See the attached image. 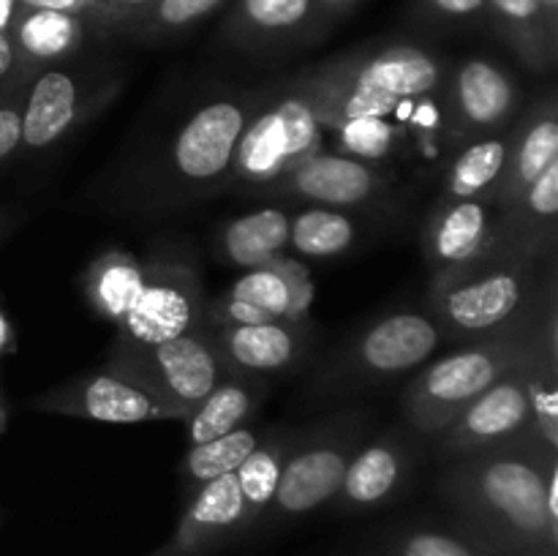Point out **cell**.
<instances>
[{"label":"cell","mask_w":558,"mask_h":556,"mask_svg":"<svg viewBox=\"0 0 558 556\" xmlns=\"http://www.w3.org/2000/svg\"><path fill=\"white\" fill-rule=\"evenodd\" d=\"M439 494L494 556H558V452L534 431L445 461Z\"/></svg>","instance_id":"cell-1"},{"label":"cell","mask_w":558,"mask_h":556,"mask_svg":"<svg viewBox=\"0 0 558 556\" xmlns=\"http://www.w3.org/2000/svg\"><path fill=\"white\" fill-rule=\"evenodd\" d=\"M259 90H223L191 109L136 172L129 207L178 210L229 189L240 136Z\"/></svg>","instance_id":"cell-2"},{"label":"cell","mask_w":558,"mask_h":556,"mask_svg":"<svg viewBox=\"0 0 558 556\" xmlns=\"http://www.w3.org/2000/svg\"><path fill=\"white\" fill-rule=\"evenodd\" d=\"M556 278L550 281L545 300L523 319L472 338L439 360H428L414 371L398 396L409 431L420 439L434 442L474 398L494 387L507 371L521 365L543 343L545 333L558 325Z\"/></svg>","instance_id":"cell-3"},{"label":"cell","mask_w":558,"mask_h":556,"mask_svg":"<svg viewBox=\"0 0 558 556\" xmlns=\"http://www.w3.org/2000/svg\"><path fill=\"white\" fill-rule=\"evenodd\" d=\"M450 60L414 41L374 44L300 71L322 109L325 134L352 120H387L407 104L441 96Z\"/></svg>","instance_id":"cell-4"},{"label":"cell","mask_w":558,"mask_h":556,"mask_svg":"<svg viewBox=\"0 0 558 556\" xmlns=\"http://www.w3.org/2000/svg\"><path fill=\"white\" fill-rule=\"evenodd\" d=\"M539 262L490 245L477 259L436 273L428 289V314L447 341H472L490 336L532 314L556 278V254L548 270Z\"/></svg>","instance_id":"cell-5"},{"label":"cell","mask_w":558,"mask_h":556,"mask_svg":"<svg viewBox=\"0 0 558 556\" xmlns=\"http://www.w3.org/2000/svg\"><path fill=\"white\" fill-rule=\"evenodd\" d=\"M447 343L428 309H396L360 327L332 358L322 363L308 396L316 401L368 392L423 368Z\"/></svg>","instance_id":"cell-6"},{"label":"cell","mask_w":558,"mask_h":556,"mask_svg":"<svg viewBox=\"0 0 558 556\" xmlns=\"http://www.w3.org/2000/svg\"><path fill=\"white\" fill-rule=\"evenodd\" d=\"M325 123L314 93L298 74L262 87L259 101L240 136L232 185L265 191L303 158L325 150Z\"/></svg>","instance_id":"cell-7"},{"label":"cell","mask_w":558,"mask_h":556,"mask_svg":"<svg viewBox=\"0 0 558 556\" xmlns=\"http://www.w3.org/2000/svg\"><path fill=\"white\" fill-rule=\"evenodd\" d=\"M371 436V414L352 412L332 414L314 428H298L294 445L283 461L281 480L265 516L256 523L265 534L292 527L300 518L330 505L341 488L349 461ZM254 529V532H256Z\"/></svg>","instance_id":"cell-8"},{"label":"cell","mask_w":558,"mask_h":556,"mask_svg":"<svg viewBox=\"0 0 558 556\" xmlns=\"http://www.w3.org/2000/svg\"><path fill=\"white\" fill-rule=\"evenodd\" d=\"M123 87V69L90 49L36 71L22 101V153L63 145L80 125L101 112Z\"/></svg>","instance_id":"cell-9"},{"label":"cell","mask_w":558,"mask_h":556,"mask_svg":"<svg viewBox=\"0 0 558 556\" xmlns=\"http://www.w3.org/2000/svg\"><path fill=\"white\" fill-rule=\"evenodd\" d=\"M104 368L145 387L163 407L172 409L178 420L189 418L202 398L227 376L207 325L153 347L112 343Z\"/></svg>","instance_id":"cell-10"},{"label":"cell","mask_w":558,"mask_h":556,"mask_svg":"<svg viewBox=\"0 0 558 556\" xmlns=\"http://www.w3.org/2000/svg\"><path fill=\"white\" fill-rule=\"evenodd\" d=\"M441 98L452 150L510 129L526 107L521 82L507 65L485 55H469L450 63Z\"/></svg>","instance_id":"cell-11"},{"label":"cell","mask_w":558,"mask_h":556,"mask_svg":"<svg viewBox=\"0 0 558 556\" xmlns=\"http://www.w3.org/2000/svg\"><path fill=\"white\" fill-rule=\"evenodd\" d=\"M205 289L199 270L185 259H145V283L118 325L114 343L153 347L205 325Z\"/></svg>","instance_id":"cell-12"},{"label":"cell","mask_w":558,"mask_h":556,"mask_svg":"<svg viewBox=\"0 0 558 556\" xmlns=\"http://www.w3.org/2000/svg\"><path fill=\"white\" fill-rule=\"evenodd\" d=\"M545 336H548V333H545ZM537 349H534V352H537ZM532 354H529L521 365L507 371V374L501 376L494 387H488L483 396L474 398V401L469 403V407L463 409L439 436H436V456H439L441 461H456V458L490 450V447L507 445V442H515L521 439V436L532 434L534 420L526 396V365L529 360H532Z\"/></svg>","instance_id":"cell-13"},{"label":"cell","mask_w":558,"mask_h":556,"mask_svg":"<svg viewBox=\"0 0 558 556\" xmlns=\"http://www.w3.org/2000/svg\"><path fill=\"white\" fill-rule=\"evenodd\" d=\"M390 191L392 180L379 164L347 156V153L319 150L303 158L298 167L289 169L259 194L298 200L305 205L363 210L376 202H385Z\"/></svg>","instance_id":"cell-14"},{"label":"cell","mask_w":558,"mask_h":556,"mask_svg":"<svg viewBox=\"0 0 558 556\" xmlns=\"http://www.w3.org/2000/svg\"><path fill=\"white\" fill-rule=\"evenodd\" d=\"M36 412L60 414V418L98 420V423H153V420H178L145 387L134 385L114 371L101 368L96 374L74 376L31 398Z\"/></svg>","instance_id":"cell-15"},{"label":"cell","mask_w":558,"mask_h":556,"mask_svg":"<svg viewBox=\"0 0 558 556\" xmlns=\"http://www.w3.org/2000/svg\"><path fill=\"white\" fill-rule=\"evenodd\" d=\"M414 474V447L403 431L368 436L349 461L341 488L330 499L332 512H365L396 501Z\"/></svg>","instance_id":"cell-16"},{"label":"cell","mask_w":558,"mask_h":556,"mask_svg":"<svg viewBox=\"0 0 558 556\" xmlns=\"http://www.w3.org/2000/svg\"><path fill=\"white\" fill-rule=\"evenodd\" d=\"M330 22L314 0H238L223 38L251 55H281L316 41Z\"/></svg>","instance_id":"cell-17"},{"label":"cell","mask_w":558,"mask_h":556,"mask_svg":"<svg viewBox=\"0 0 558 556\" xmlns=\"http://www.w3.org/2000/svg\"><path fill=\"white\" fill-rule=\"evenodd\" d=\"M227 374H289L314 347L311 319H272L262 325L210 327Z\"/></svg>","instance_id":"cell-18"},{"label":"cell","mask_w":558,"mask_h":556,"mask_svg":"<svg viewBox=\"0 0 558 556\" xmlns=\"http://www.w3.org/2000/svg\"><path fill=\"white\" fill-rule=\"evenodd\" d=\"M248 534L243 496L234 472L202 485L185 499L172 537L150 556H205Z\"/></svg>","instance_id":"cell-19"},{"label":"cell","mask_w":558,"mask_h":556,"mask_svg":"<svg viewBox=\"0 0 558 556\" xmlns=\"http://www.w3.org/2000/svg\"><path fill=\"white\" fill-rule=\"evenodd\" d=\"M499 216L501 210L494 202L439 196L420 234L423 256L434 276L466 265L488 251L499 229Z\"/></svg>","instance_id":"cell-20"},{"label":"cell","mask_w":558,"mask_h":556,"mask_svg":"<svg viewBox=\"0 0 558 556\" xmlns=\"http://www.w3.org/2000/svg\"><path fill=\"white\" fill-rule=\"evenodd\" d=\"M558 161V98L554 87L523 107L510 125L507 167L501 178L496 207L507 210L523 196V191Z\"/></svg>","instance_id":"cell-21"},{"label":"cell","mask_w":558,"mask_h":556,"mask_svg":"<svg viewBox=\"0 0 558 556\" xmlns=\"http://www.w3.org/2000/svg\"><path fill=\"white\" fill-rule=\"evenodd\" d=\"M101 33V27L87 16L33 5H20L9 25L11 41L31 74L87 52L93 38Z\"/></svg>","instance_id":"cell-22"},{"label":"cell","mask_w":558,"mask_h":556,"mask_svg":"<svg viewBox=\"0 0 558 556\" xmlns=\"http://www.w3.org/2000/svg\"><path fill=\"white\" fill-rule=\"evenodd\" d=\"M558 234V161L550 164L512 207L501 210L494 249L526 256V259H548L556 254Z\"/></svg>","instance_id":"cell-23"},{"label":"cell","mask_w":558,"mask_h":556,"mask_svg":"<svg viewBox=\"0 0 558 556\" xmlns=\"http://www.w3.org/2000/svg\"><path fill=\"white\" fill-rule=\"evenodd\" d=\"M221 294L256 305L276 319H311L308 305L314 300V283L298 256L283 254L270 265L243 270Z\"/></svg>","instance_id":"cell-24"},{"label":"cell","mask_w":558,"mask_h":556,"mask_svg":"<svg viewBox=\"0 0 558 556\" xmlns=\"http://www.w3.org/2000/svg\"><path fill=\"white\" fill-rule=\"evenodd\" d=\"M292 213L283 207H259L238 218H229L216 234V254L240 270L270 265L289 249Z\"/></svg>","instance_id":"cell-25"},{"label":"cell","mask_w":558,"mask_h":556,"mask_svg":"<svg viewBox=\"0 0 558 556\" xmlns=\"http://www.w3.org/2000/svg\"><path fill=\"white\" fill-rule=\"evenodd\" d=\"M267 396V382L259 376L245 374H227L205 398L199 407L183 420L185 423V442L189 447L210 442L216 436L229 434L248 423L262 407Z\"/></svg>","instance_id":"cell-26"},{"label":"cell","mask_w":558,"mask_h":556,"mask_svg":"<svg viewBox=\"0 0 558 556\" xmlns=\"http://www.w3.org/2000/svg\"><path fill=\"white\" fill-rule=\"evenodd\" d=\"M365 238V221L360 210L305 205L292 213L287 254L300 259H341L352 254Z\"/></svg>","instance_id":"cell-27"},{"label":"cell","mask_w":558,"mask_h":556,"mask_svg":"<svg viewBox=\"0 0 558 556\" xmlns=\"http://www.w3.org/2000/svg\"><path fill=\"white\" fill-rule=\"evenodd\" d=\"M145 283V259L123 249H107L82 270L80 287L87 303L114 327L125 319Z\"/></svg>","instance_id":"cell-28"},{"label":"cell","mask_w":558,"mask_h":556,"mask_svg":"<svg viewBox=\"0 0 558 556\" xmlns=\"http://www.w3.org/2000/svg\"><path fill=\"white\" fill-rule=\"evenodd\" d=\"M488 22L529 71L548 74L556 69L558 44L545 27L539 0H488Z\"/></svg>","instance_id":"cell-29"},{"label":"cell","mask_w":558,"mask_h":556,"mask_svg":"<svg viewBox=\"0 0 558 556\" xmlns=\"http://www.w3.org/2000/svg\"><path fill=\"white\" fill-rule=\"evenodd\" d=\"M507 147H510V129L458 147L450 167L445 169L441 196H452V200H485L496 205V196H499V185L507 167Z\"/></svg>","instance_id":"cell-30"},{"label":"cell","mask_w":558,"mask_h":556,"mask_svg":"<svg viewBox=\"0 0 558 556\" xmlns=\"http://www.w3.org/2000/svg\"><path fill=\"white\" fill-rule=\"evenodd\" d=\"M294 436L298 431H267L265 439L256 445V450L240 463V469L234 472L240 485V496H243V510H245V527L248 534H254L256 523L265 516L267 505L272 501L278 488V480H281L283 461H287L289 450L294 445ZM245 534V537H248Z\"/></svg>","instance_id":"cell-31"},{"label":"cell","mask_w":558,"mask_h":556,"mask_svg":"<svg viewBox=\"0 0 558 556\" xmlns=\"http://www.w3.org/2000/svg\"><path fill=\"white\" fill-rule=\"evenodd\" d=\"M371 556H494L458 523H403L379 534Z\"/></svg>","instance_id":"cell-32"},{"label":"cell","mask_w":558,"mask_h":556,"mask_svg":"<svg viewBox=\"0 0 558 556\" xmlns=\"http://www.w3.org/2000/svg\"><path fill=\"white\" fill-rule=\"evenodd\" d=\"M265 434L267 431L245 423L240 428L229 431V434L189 447V452L180 461V483H183L185 499L205 483H210V480L238 472L240 463L256 450V445L265 439Z\"/></svg>","instance_id":"cell-33"},{"label":"cell","mask_w":558,"mask_h":556,"mask_svg":"<svg viewBox=\"0 0 558 556\" xmlns=\"http://www.w3.org/2000/svg\"><path fill=\"white\" fill-rule=\"evenodd\" d=\"M223 3L227 0H158L136 25H131L129 36L140 38V41H167V38L199 25Z\"/></svg>","instance_id":"cell-34"},{"label":"cell","mask_w":558,"mask_h":556,"mask_svg":"<svg viewBox=\"0 0 558 556\" xmlns=\"http://www.w3.org/2000/svg\"><path fill=\"white\" fill-rule=\"evenodd\" d=\"M428 20L450 27H469L488 22V0H420Z\"/></svg>","instance_id":"cell-35"},{"label":"cell","mask_w":558,"mask_h":556,"mask_svg":"<svg viewBox=\"0 0 558 556\" xmlns=\"http://www.w3.org/2000/svg\"><path fill=\"white\" fill-rule=\"evenodd\" d=\"M25 90L0 96V169L9 167L22 153V101H25Z\"/></svg>","instance_id":"cell-36"},{"label":"cell","mask_w":558,"mask_h":556,"mask_svg":"<svg viewBox=\"0 0 558 556\" xmlns=\"http://www.w3.org/2000/svg\"><path fill=\"white\" fill-rule=\"evenodd\" d=\"M31 80H33L31 69L22 63L9 31H0V96L25 90Z\"/></svg>","instance_id":"cell-37"},{"label":"cell","mask_w":558,"mask_h":556,"mask_svg":"<svg viewBox=\"0 0 558 556\" xmlns=\"http://www.w3.org/2000/svg\"><path fill=\"white\" fill-rule=\"evenodd\" d=\"M156 3L158 0H98L107 27L120 33H129L131 25H136Z\"/></svg>","instance_id":"cell-38"},{"label":"cell","mask_w":558,"mask_h":556,"mask_svg":"<svg viewBox=\"0 0 558 556\" xmlns=\"http://www.w3.org/2000/svg\"><path fill=\"white\" fill-rule=\"evenodd\" d=\"M20 5H33V9H52V11H65V14L87 16V20L96 22L104 33H109L107 20H104V11L101 5H98V0H20Z\"/></svg>","instance_id":"cell-39"},{"label":"cell","mask_w":558,"mask_h":556,"mask_svg":"<svg viewBox=\"0 0 558 556\" xmlns=\"http://www.w3.org/2000/svg\"><path fill=\"white\" fill-rule=\"evenodd\" d=\"M16 349V333H14V325H11L9 314H5L3 303H0V360L9 358L11 352Z\"/></svg>","instance_id":"cell-40"},{"label":"cell","mask_w":558,"mask_h":556,"mask_svg":"<svg viewBox=\"0 0 558 556\" xmlns=\"http://www.w3.org/2000/svg\"><path fill=\"white\" fill-rule=\"evenodd\" d=\"M316 5H319L322 11H325L330 20H338L341 14H347L349 9H354V5L360 3V0H314Z\"/></svg>","instance_id":"cell-41"},{"label":"cell","mask_w":558,"mask_h":556,"mask_svg":"<svg viewBox=\"0 0 558 556\" xmlns=\"http://www.w3.org/2000/svg\"><path fill=\"white\" fill-rule=\"evenodd\" d=\"M539 9H543L545 27H548L550 38L558 44V0H539Z\"/></svg>","instance_id":"cell-42"},{"label":"cell","mask_w":558,"mask_h":556,"mask_svg":"<svg viewBox=\"0 0 558 556\" xmlns=\"http://www.w3.org/2000/svg\"><path fill=\"white\" fill-rule=\"evenodd\" d=\"M16 9H20V0H0V31H9Z\"/></svg>","instance_id":"cell-43"},{"label":"cell","mask_w":558,"mask_h":556,"mask_svg":"<svg viewBox=\"0 0 558 556\" xmlns=\"http://www.w3.org/2000/svg\"><path fill=\"white\" fill-rule=\"evenodd\" d=\"M11 227H14V216L9 210H0V240L11 232Z\"/></svg>","instance_id":"cell-44"},{"label":"cell","mask_w":558,"mask_h":556,"mask_svg":"<svg viewBox=\"0 0 558 556\" xmlns=\"http://www.w3.org/2000/svg\"><path fill=\"white\" fill-rule=\"evenodd\" d=\"M5 423H9V412H5V407L0 403V434L5 431Z\"/></svg>","instance_id":"cell-45"},{"label":"cell","mask_w":558,"mask_h":556,"mask_svg":"<svg viewBox=\"0 0 558 556\" xmlns=\"http://www.w3.org/2000/svg\"><path fill=\"white\" fill-rule=\"evenodd\" d=\"M0 403H3V401H0Z\"/></svg>","instance_id":"cell-46"}]
</instances>
